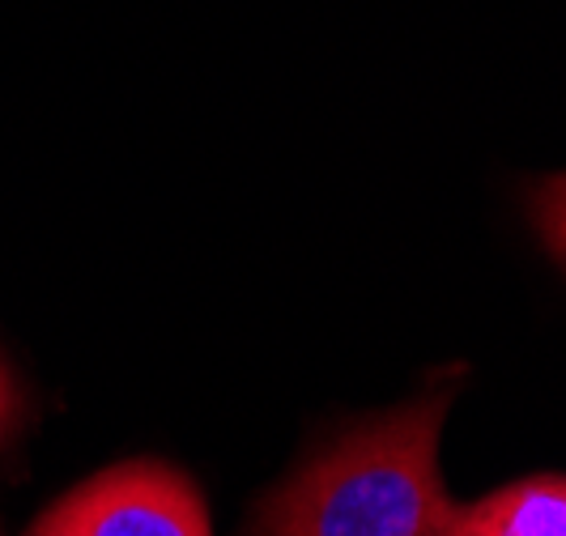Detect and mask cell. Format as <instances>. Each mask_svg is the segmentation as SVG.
<instances>
[{"instance_id":"1","label":"cell","mask_w":566,"mask_h":536,"mask_svg":"<svg viewBox=\"0 0 566 536\" xmlns=\"http://www.w3.org/2000/svg\"><path fill=\"white\" fill-rule=\"evenodd\" d=\"M448 404L452 388L345 430L255 507L252 536H448L455 503L439 477Z\"/></svg>"},{"instance_id":"2","label":"cell","mask_w":566,"mask_h":536,"mask_svg":"<svg viewBox=\"0 0 566 536\" xmlns=\"http://www.w3.org/2000/svg\"><path fill=\"white\" fill-rule=\"evenodd\" d=\"M27 536H213L192 481L158 460L115 464L48 507Z\"/></svg>"},{"instance_id":"3","label":"cell","mask_w":566,"mask_h":536,"mask_svg":"<svg viewBox=\"0 0 566 536\" xmlns=\"http://www.w3.org/2000/svg\"><path fill=\"white\" fill-rule=\"evenodd\" d=\"M448 536H566V477H520L473 507H455Z\"/></svg>"},{"instance_id":"4","label":"cell","mask_w":566,"mask_h":536,"mask_svg":"<svg viewBox=\"0 0 566 536\" xmlns=\"http://www.w3.org/2000/svg\"><path fill=\"white\" fill-rule=\"evenodd\" d=\"M528 218H533L549 255L566 269V170L545 175L528 188Z\"/></svg>"},{"instance_id":"5","label":"cell","mask_w":566,"mask_h":536,"mask_svg":"<svg viewBox=\"0 0 566 536\" xmlns=\"http://www.w3.org/2000/svg\"><path fill=\"white\" fill-rule=\"evenodd\" d=\"M13 418H18V396H13V383H9V375L0 367V439L13 425Z\"/></svg>"}]
</instances>
